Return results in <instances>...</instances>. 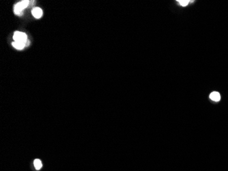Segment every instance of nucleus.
<instances>
[{
  "mask_svg": "<svg viewBox=\"0 0 228 171\" xmlns=\"http://www.w3.org/2000/svg\"><path fill=\"white\" fill-rule=\"evenodd\" d=\"M32 13L33 14V16L36 19H40L42 16V10H41V8H38V7L34 8L32 10Z\"/></svg>",
  "mask_w": 228,
  "mask_h": 171,
  "instance_id": "f03ea898",
  "label": "nucleus"
},
{
  "mask_svg": "<svg viewBox=\"0 0 228 171\" xmlns=\"http://www.w3.org/2000/svg\"><path fill=\"white\" fill-rule=\"evenodd\" d=\"M23 8H22V6H21L20 3H18V4H16V5L14 6V13L16 14H17V15H21L22 12H23Z\"/></svg>",
  "mask_w": 228,
  "mask_h": 171,
  "instance_id": "20e7f679",
  "label": "nucleus"
},
{
  "mask_svg": "<svg viewBox=\"0 0 228 171\" xmlns=\"http://www.w3.org/2000/svg\"><path fill=\"white\" fill-rule=\"evenodd\" d=\"M21 4V6H22V8H27L29 5V1H22V2H19Z\"/></svg>",
  "mask_w": 228,
  "mask_h": 171,
  "instance_id": "6e6552de",
  "label": "nucleus"
},
{
  "mask_svg": "<svg viewBox=\"0 0 228 171\" xmlns=\"http://www.w3.org/2000/svg\"><path fill=\"white\" fill-rule=\"evenodd\" d=\"M210 99L214 101H219L221 99V95L218 92H212L210 95Z\"/></svg>",
  "mask_w": 228,
  "mask_h": 171,
  "instance_id": "7ed1b4c3",
  "label": "nucleus"
},
{
  "mask_svg": "<svg viewBox=\"0 0 228 171\" xmlns=\"http://www.w3.org/2000/svg\"><path fill=\"white\" fill-rule=\"evenodd\" d=\"M12 45L16 49H23L25 46V44L23 43V42H19V41H14V42H12Z\"/></svg>",
  "mask_w": 228,
  "mask_h": 171,
  "instance_id": "39448f33",
  "label": "nucleus"
},
{
  "mask_svg": "<svg viewBox=\"0 0 228 171\" xmlns=\"http://www.w3.org/2000/svg\"><path fill=\"white\" fill-rule=\"evenodd\" d=\"M13 39L14 41H19V42H23L26 44V42L28 41V37L25 33L21 32H16L14 34L13 36Z\"/></svg>",
  "mask_w": 228,
  "mask_h": 171,
  "instance_id": "f257e3e1",
  "label": "nucleus"
},
{
  "mask_svg": "<svg viewBox=\"0 0 228 171\" xmlns=\"http://www.w3.org/2000/svg\"><path fill=\"white\" fill-rule=\"evenodd\" d=\"M34 166H35V168H36V170H40L42 168V166L41 161L38 159H35L34 161Z\"/></svg>",
  "mask_w": 228,
  "mask_h": 171,
  "instance_id": "423d86ee",
  "label": "nucleus"
},
{
  "mask_svg": "<svg viewBox=\"0 0 228 171\" xmlns=\"http://www.w3.org/2000/svg\"><path fill=\"white\" fill-rule=\"evenodd\" d=\"M192 2L193 1H189V0H178V1H177V2H178L181 6H183V7L187 6L190 2Z\"/></svg>",
  "mask_w": 228,
  "mask_h": 171,
  "instance_id": "0eeeda50",
  "label": "nucleus"
}]
</instances>
